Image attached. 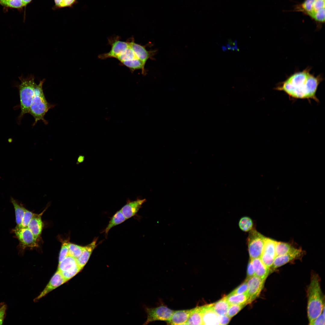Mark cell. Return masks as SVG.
I'll return each instance as SVG.
<instances>
[{"label": "cell", "instance_id": "6da1fadb", "mask_svg": "<svg viewBox=\"0 0 325 325\" xmlns=\"http://www.w3.org/2000/svg\"><path fill=\"white\" fill-rule=\"evenodd\" d=\"M310 70L307 68L294 73L280 83L275 89L284 92L292 98L311 99L318 102L316 94L322 78L320 75L314 76L310 73Z\"/></svg>", "mask_w": 325, "mask_h": 325}, {"label": "cell", "instance_id": "7a4b0ae2", "mask_svg": "<svg viewBox=\"0 0 325 325\" xmlns=\"http://www.w3.org/2000/svg\"><path fill=\"white\" fill-rule=\"evenodd\" d=\"M317 274H313L307 291V314L310 324L325 308L324 297Z\"/></svg>", "mask_w": 325, "mask_h": 325}, {"label": "cell", "instance_id": "3957f363", "mask_svg": "<svg viewBox=\"0 0 325 325\" xmlns=\"http://www.w3.org/2000/svg\"><path fill=\"white\" fill-rule=\"evenodd\" d=\"M45 80L43 79L40 81L35 86L34 94L29 112V113L34 119L33 126H34L38 121L40 120L45 124H47L48 122L45 119L44 116L49 110L53 108L55 105L48 103L45 97L43 89V84Z\"/></svg>", "mask_w": 325, "mask_h": 325}, {"label": "cell", "instance_id": "277c9868", "mask_svg": "<svg viewBox=\"0 0 325 325\" xmlns=\"http://www.w3.org/2000/svg\"><path fill=\"white\" fill-rule=\"evenodd\" d=\"M19 78L20 81L18 87L20 96L21 112L18 119L20 121L25 114L29 113L36 84L35 82L34 76L32 74L26 77L22 75Z\"/></svg>", "mask_w": 325, "mask_h": 325}, {"label": "cell", "instance_id": "5b68a950", "mask_svg": "<svg viewBox=\"0 0 325 325\" xmlns=\"http://www.w3.org/2000/svg\"><path fill=\"white\" fill-rule=\"evenodd\" d=\"M266 237L252 229L247 238L248 251L250 259L260 258L262 254Z\"/></svg>", "mask_w": 325, "mask_h": 325}, {"label": "cell", "instance_id": "8992f818", "mask_svg": "<svg viewBox=\"0 0 325 325\" xmlns=\"http://www.w3.org/2000/svg\"><path fill=\"white\" fill-rule=\"evenodd\" d=\"M108 44L111 46L110 51L107 53L99 54L98 58L105 60L110 58H116L129 46L126 42L120 40V38L118 36H112L108 39Z\"/></svg>", "mask_w": 325, "mask_h": 325}, {"label": "cell", "instance_id": "52a82bcc", "mask_svg": "<svg viewBox=\"0 0 325 325\" xmlns=\"http://www.w3.org/2000/svg\"><path fill=\"white\" fill-rule=\"evenodd\" d=\"M145 311L147 318L144 324L156 320L164 321L166 322L170 319L174 311L165 305L154 308H146Z\"/></svg>", "mask_w": 325, "mask_h": 325}, {"label": "cell", "instance_id": "ba28073f", "mask_svg": "<svg viewBox=\"0 0 325 325\" xmlns=\"http://www.w3.org/2000/svg\"><path fill=\"white\" fill-rule=\"evenodd\" d=\"M14 231L23 249L27 247L33 248L38 246L37 239L27 227H16Z\"/></svg>", "mask_w": 325, "mask_h": 325}, {"label": "cell", "instance_id": "9c48e42d", "mask_svg": "<svg viewBox=\"0 0 325 325\" xmlns=\"http://www.w3.org/2000/svg\"><path fill=\"white\" fill-rule=\"evenodd\" d=\"M276 241L266 237L263 250L260 257L262 262L269 269L276 257Z\"/></svg>", "mask_w": 325, "mask_h": 325}, {"label": "cell", "instance_id": "30bf717a", "mask_svg": "<svg viewBox=\"0 0 325 325\" xmlns=\"http://www.w3.org/2000/svg\"><path fill=\"white\" fill-rule=\"evenodd\" d=\"M303 252L301 249L294 248L289 252L276 257L270 269V273L276 269L291 261L301 258Z\"/></svg>", "mask_w": 325, "mask_h": 325}, {"label": "cell", "instance_id": "8fae6325", "mask_svg": "<svg viewBox=\"0 0 325 325\" xmlns=\"http://www.w3.org/2000/svg\"><path fill=\"white\" fill-rule=\"evenodd\" d=\"M246 280L248 285L247 293L249 297V303H251L259 296L265 281L255 275Z\"/></svg>", "mask_w": 325, "mask_h": 325}, {"label": "cell", "instance_id": "7c38bea8", "mask_svg": "<svg viewBox=\"0 0 325 325\" xmlns=\"http://www.w3.org/2000/svg\"><path fill=\"white\" fill-rule=\"evenodd\" d=\"M129 46L135 52L137 58L141 60L145 66L147 61L151 58L155 53L154 51H147L145 46L136 43L133 37L128 39Z\"/></svg>", "mask_w": 325, "mask_h": 325}, {"label": "cell", "instance_id": "4fadbf2b", "mask_svg": "<svg viewBox=\"0 0 325 325\" xmlns=\"http://www.w3.org/2000/svg\"><path fill=\"white\" fill-rule=\"evenodd\" d=\"M201 308L203 325H219L218 315L213 310L211 304Z\"/></svg>", "mask_w": 325, "mask_h": 325}, {"label": "cell", "instance_id": "5bb4252c", "mask_svg": "<svg viewBox=\"0 0 325 325\" xmlns=\"http://www.w3.org/2000/svg\"><path fill=\"white\" fill-rule=\"evenodd\" d=\"M67 281L65 279L61 273L58 270L54 274L51 278L48 285L43 290L35 299V301H37L42 297L45 296L49 292L61 285L65 283Z\"/></svg>", "mask_w": 325, "mask_h": 325}, {"label": "cell", "instance_id": "9a60e30c", "mask_svg": "<svg viewBox=\"0 0 325 325\" xmlns=\"http://www.w3.org/2000/svg\"><path fill=\"white\" fill-rule=\"evenodd\" d=\"M146 201L145 199L129 201L121 208V210L126 219H128L137 214L142 204Z\"/></svg>", "mask_w": 325, "mask_h": 325}, {"label": "cell", "instance_id": "2e32d148", "mask_svg": "<svg viewBox=\"0 0 325 325\" xmlns=\"http://www.w3.org/2000/svg\"><path fill=\"white\" fill-rule=\"evenodd\" d=\"M98 238H95L90 244L84 246L80 255L76 259L78 265L82 269L88 260L94 249L97 246Z\"/></svg>", "mask_w": 325, "mask_h": 325}, {"label": "cell", "instance_id": "e0dca14e", "mask_svg": "<svg viewBox=\"0 0 325 325\" xmlns=\"http://www.w3.org/2000/svg\"><path fill=\"white\" fill-rule=\"evenodd\" d=\"M191 310L192 309L174 311L170 319L166 323L168 324L186 325Z\"/></svg>", "mask_w": 325, "mask_h": 325}, {"label": "cell", "instance_id": "ac0fdd59", "mask_svg": "<svg viewBox=\"0 0 325 325\" xmlns=\"http://www.w3.org/2000/svg\"><path fill=\"white\" fill-rule=\"evenodd\" d=\"M250 260L254 268L255 275L265 281L270 273V269L264 264L260 258Z\"/></svg>", "mask_w": 325, "mask_h": 325}, {"label": "cell", "instance_id": "d6986e66", "mask_svg": "<svg viewBox=\"0 0 325 325\" xmlns=\"http://www.w3.org/2000/svg\"><path fill=\"white\" fill-rule=\"evenodd\" d=\"M43 212H42L40 214H34L27 226L36 239L41 234L43 227L41 219Z\"/></svg>", "mask_w": 325, "mask_h": 325}, {"label": "cell", "instance_id": "ffe728a7", "mask_svg": "<svg viewBox=\"0 0 325 325\" xmlns=\"http://www.w3.org/2000/svg\"><path fill=\"white\" fill-rule=\"evenodd\" d=\"M230 305H246L249 304V297L247 293L242 294H230L225 296Z\"/></svg>", "mask_w": 325, "mask_h": 325}, {"label": "cell", "instance_id": "44dd1931", "mask_svg": "<svg viewBox=\"0 0 325 325\" xmlns=\"http://www.w3.org/2000/svg\"><path fill=\"white\" fill-rule=\"evenodd\" d=\"M126 219L121 209L117 211L111 218L106 228L103 231L107 236L109 231L113 227L125 221Z\"/></svg>", "mask_w": 325, "mask_h": 325}, {"label": "cell", "instance_id": "7402d4cb", "mask_svg": "<svg viewBox=\"0 0 325 325\" xmlns=\"http://www.w3.org/2000/svg\"><path fill=\"white\" fill-rule=\"evenodd\" d=\"M186 325H203L201 306L192 309Z\"/></svg>", "mask_w": 325, "mask_h": 325}, {"label": "cell", "instance_id": "603a6c76", "mask_svg": "<svg viewBox=\"0 0 325 325\" xmlns=\"http://www.w3.org/2000/svg\"><path fill=\"white\" fill-rule=\"evenodd\" d=\"M32 0H0V5L4 7L21 9L26 7Z\"/></svg>", "mask_w": 325, "mask_h": 325}, {"label": "cell", "instance_id": "cb8c5ba5", "mask_svg": "<svg viewBox=\"0 0 325 325\" xmlns=\"http://www.w3.org/2000/svg\"><path fill=\"white\" fill-rule=\"evenodd\" d=\"M211 304L214 311L220 315H227L230 305L227 302L225 296Z\"/></svg>", "mask_w": 325, "mask_h": 325}, {"label": "cell", "instance_id": "d4e9b609", "mask_svg": "<svg viewBox=\"0 0 325 325\" xmlns=\"http://www.w3.org/2000/svg\"><path fill=\"white\" fill-rule=\"evenodd\" d=\"M78 265L76 259L68 255L59 263L58 270L60 272L66 271Z\"/></svg>", "mask_w": 325, "mask_h": 325}, {"label": "cell", "instance_id": "484cf974", "mask_svg": "<svg viewBox=\"0 0 325 325\" xmlns=\"http://www.w3.org/2000/svg\"><path fill=\"white\" fill-rule=\"evenodd\" d=\"M121 63L122 65L128 68L132 72L136 70H141L143 74L145 75L146 73L145 65L138 58L123 61Z\"/></svg>", "mask_w": 325, "mask_h": 325}, {"label": "cell", "instance_id": "4316f807", "mask_svg": "<svg viewBox=\"0 0 325 325\" xmlns=\"http://www.w3.org/2000/svg\"><path fill=\"white\" fill-rule=\"evenodd\" d=\"M11 200L15 210L16 221L17 225L16 227L20 228L25 208L20 205L17 200L12 197L11 198Z\"/></svg>", "mask_w": 325, "mask_h": 325}, {"label": "cell", "instance_id": "83f0119b", "mask_svg": "<svg viewBox=\"0 0 325 325\" xmlns=\"http://www.w3.org/2000/svg\"><path fill=\"white\" fill-rule=\"evenodd\" d=\"M315 0H305L296 7V11H301L310 16L313 13V4Z\"/></svg>", "mask_w": 325, "mask_h": 325}, {"label": "cell", "instance_id": "f1b7e54d", "mask_svg": "<svg viewBox=\"0 0 325 325\" xmlns=\"http://www.w3.org/2000/svg\"><path fill=\"white\" fill-rule=\"evenodd\" d=\"M294 248L288 243L276 241L275 246L276 256L288 253Z\"/></svg>", "mask_w": 325, "mask_h": 325}, {"label": "cell", "instance_id": "f546056e", "mask_svg": "<svg viewBox=\"0 0 325 325\" xmlns=\"http://www.w3.org/2000/svg\"><path fill=\"white\" fill-rule=\"evenodd\" d=\"M239 226L240 229L245 232H248L252 230L253 223L252 220L249 217L244 216L240 219Z\"/></svg>", "mask_w": 325, "mask_h": 325}, {"label": "cell", "instance_id": "4dcf8cb0", "mask_svg": "<svg viewBox=\"0 0 325 325\" xmlns=\"http://www.w3.org/2000/svg\"><path fill=\"white\" fill-rule=\"evenodd\" d=\"M135 58H138L133 50L129 45L125 50L117 57L116 59H118L121 63L123 61L129 60Z\"/></svg>", "mask_w": 325, "mask_h": 325}, {"label": "cell", "instance_id": "1f68e13d", "mask_svg": "<svg viewBox=\"0 0 325 325\" xmlns=\"http://www.w3.org/2000/svg\"><path fill=\"white\" fill-rule=\"evenodd\" d=\"M68 255L77 259L81 255L84 246L69 243Z\"/></svg>", "mask_w": 325, "mask_h": 325}, {"label": "cell", "instance_id": "d6a6232c", "mask_svg": "<svg viewBox=\"0 0 325 325\" xmlns=\"http://www.w3.org/2000/svg\"><path fill=\"white\" fill-rule=\"evenodd\" d=\"M246 305L243 304L230 305L228 310L227 315L231 318L239 312Z\"/></svg>", "mask_w": 325, "mask_h": 325}, {"label": "cell", "instance_id": "836d02e7", "mask_svg": "<svg viewBox=\"0 0 325 325\" xmlns=\"http://www.w3.org/2000/svg\"><path fill=\"white\" fill-rule=\"evenodd\" d=\"M82 269L78 265L68 271L60 272L67 281L70 279L79 272Z\"/></svg>", "mask_w": 325, "mask_h": 325}, {"label": "cell", "instance_id": "e575fe53", "mask_svg": "<svg viewBox=\"0 0 325 325\" xmlns=\"http://www.w3.org/2000/svg\"><path fill=\"white\" fill-rule=\"evenodd\" d=\"M34 214L25 209L20 228L27 227Z\"/></svg>", "mask_w": 325, "mask_h": 325}, {"label": "cell", "instance_id": "d590c367", "mask_svg": "<svg viewBox=\"0 0 325 325\" xmlns=\"http://www.w3.org/2000/svg\"><path fill=\"white\" fill-rule=\"evenodd\" d=\"M68 244L69 243L67 241H65L62 243L59 257V263L68 255Z\"/></svg>", "mask_w": 325, "mask_h": 325}, {"label": "cell", "instance_id": "8d00e7d4", "mask_svg": "<svg viewBox=\"0 0 325 325\" xmlns=\"http://www.w3.org/2000/svg\"><path fill=\"white\" fill-rule=\"evenodd\" d=\"M316 21L323 23L325 21V8L316 11L311 17Z\"/></svg>", "mask_w": 325, "mask_h": 325}, {"label": "cell", "instance_id": "74e56055", "mask_svg": "<svg viewBox=\"0 0 325 325\" xmlns=\"http://www.w3.org/2000/svg\"><path fill=\"white\" fill-rule=\"evenodd\" d=\"M248 285L246 280L233 290L230 294H242L247 293Z\"/></svg>", "mask_w": 325, "mask_h": 325}, {"label": "cell", "instance_id": "f35d334b", "mask_svg": "<svg viewBox=\"0 0 325 325\" xmlns=\"http://www.w3.org/2000/svg\"><path fill=\"white\" fill-rule=\"evenodd\" d=\"M311 325H325V308L310 324Z\"/></svg>", "mask_w": 325, "mask_h": 325}, {"label": "cell", "instance_id": "ab89813d", "mask_svg": "<svg viewBox=\"0 0 325 325\" xmlns=\"http://www.w3.org/2000/svg\"><path fill=\"white\" fill-rule=\"evenodd\" d=\"M7 305L6 304L2 302L0 304V325L3 324L6 315Z\"/></svg>", "mask_w": 325, "mask_h": 325}, {"label": "cell", "instance_id": "60d3db41", "mask_svg": "<svg viewBox=\"0 0 325 325\" xmlns=\"http://www.w3.org/2000/svg\"><path fill=\"white\" fill-rule=\"evenodd\" d=\"M325 8L324 0H315L313 4V11L316 12L322 8Z\"/></svg>", "mask_w": 325, "mask_h": 325}, {"label": "cell", "instance_id": "b9f144b4", "mask_svg": "<svg viewBox=\"0 0 325 325\" xmlns=\"http://www.w3.org/2000/svg\"><path fill=\"white\" fill-rule=\"evenodd\" d=\"M255 275L254 271L252 265L250 260L249 262L247 271V277L248 279Z\"/></svg>", "mask_w": 325, "mask_h": 325}, {"label": "cell", "instance_id": "7bdbcfd3", "mask_svg": "<svg viewBox=\"0 0 325 325\" xmlns=\"http://www.w3.org/2000/svg\"><path fill=\"white\" fill-rule=\"evenodd\" d=\"M231 318L227 315H218L219 325L228 324L231 320Z\"/></svg>", "mask_w": 325, "mask_h": 325}, {"label": "cell", "instance_id": "ee69618b", "mask_svg": "<svg viewBox=\"0 0 325 325\" xmlns=\"http://www.w3.org/2000/svg\"><path fill=\"white\" fill-rule=\"evenodd\" d=\"M76 0H63L59 8L71 7L76 2Z\"/></svg>", "mask_w": 325, "mask_h": 325}, {"label": "cell", "instance_id": "f6af8a7d", "mask_svg": "<svg viewBox=\"0 0 325 325\" xmlns=\"http://www.w3.org/2000/svg\"><path fill=\"white\" fill-rule=\"evenodd\" d=\"M63 0H54L55 6L56 8H58L62 2Z\"/></svg>", "mask_w": 325, "mask_h": 325}, {"label": "cell", "instance_id": "bcb514c9", "mask_svg": "<svg viewBox=\"0 0 325 325\" xmlns=\"http://www.w3.org/2000/svg\"><path fill=\"white\" fill-rule=\"evenodd\" d=\"M84 160V156H80L78 157L77 161L79 163H80L83 161Z\"/></svg>", "mask_w": 325, "mask_h": 325}, {"label": "cell", "instance_id": "7dc6e473", "mask_svg": "<svg viewBox=\"0 0 325 325\" xmlns=\"http://www.w3.org/2000/svg\"></svg>", "mask_w": 325, "mask_h": 325}]
</instances>
